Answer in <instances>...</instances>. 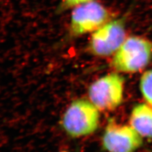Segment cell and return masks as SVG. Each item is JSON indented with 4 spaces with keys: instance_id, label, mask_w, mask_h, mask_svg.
I'll return each instance as SVG.
<instances>
[{
    "instance_id": "2",
    "label": "cell",
    "mask_w": 152,
    "mask_h": 152,
    "mask_svg": "<svg viewBox=\"0 0 152 152\" xmlns=\"http://www.w3.org/2000/svg\"><path fill=\"white\" fill-rule=\"evenodd\" d=\"M98 109L89 100H74L66 109L61 121L65 131L73 137L88 136L96 131L99 125Z\"/></svg>"
},
{
    "instance_id": "8",
    "label": "cell",
    "mask_w": 152,
    "mask_h": 152,
    "mask_svg": "<svg viewBox=\"0 0 152 152\" xmlns=\"http://www.w3.org/2000/svg\"><path fill=\"white\" fill-rule=\"evenodd\" d=\"M139 86L144 100L152 107V69L146 70L142 74Z\"/></svg>"
},
{
    "instance_id": "5",
    "label": "cell",
    "mask_w": 152,
    "mask_h": 152,
    "mask_svg": "<svg viewBox=\"0 0 152 152\" xmlns=\"http://www.w3.org/2000/svg\"><path fill=\"white\" fill-rule=\"evenodd\" d=\"M126 22V16L112 18L91 33L88 51L99 57L113 55L127 37Z\"/></svg>"
},
{
    "instance_id": "4",
    "label": "cell",
    "mask_w": 152,
    "mask_h": 152,
    "mask_svg": "<svg viewBox=\"0 0 152 152\" xmlns=\"http://www.w3.org/2000/svg\"><path fill=\"white\" fill-rule=\"evenodd\" d=\"M125 79L118 72L103 75L93 82L88 89L89 101L99 111H112L122 104Z\"/></svg>"
},
{
    "instance_id": "3",
    "label": "cell",
    "mask_w": 152,
    "mask_h": 152,
    "mask_svg": "<svg viewBox=\"0 0 152 152\" xmlns=\"http://www.w3.org/2000/svg\"><path fill=\"white\" fill-rule=\"evenodd\" d=\"M112 18L110 11L96 0L79 4L71 12L69 36L75 38L93 33Z\"/></svg>"
},
{
    "instance_id": "7",
    "label": "cell",
    "mask_w": 152,
    "mask_h": 152,
    "mask_svg": "<svg viewBox=\"0 0 152 152\" xmlns=\"http://www.w3.org/2000/svg\"><path fill=\"white\" fill-rule=\"evenodd\" d=\"M129 124L143 137L152 140V107L146 103H137L132 108Z\"/></svg>"
},
{
    "instance_id": "6",
    "label": "cell",
    "mask_w": 152,
    "mask_h": 152,
    "mask_svg": "<svg viewBox=\"0 0 152 152\" xmlns=\"http://www.w3.org/2000/svg\"><path fill=\"white\" fill-rule=\"evenodd\" d=\"M143 143L142 137L129 124L108 121L102 136L103 148L107 152H136Z\"/></svg>"
},
{
    "instance_id": "1",
    "label": "cell",
    "mask_w": 152,
    "mask_h": 152,
    "mask_svg": "<svg viewBox=\"0 0 152 152\" xmlns=\"http://www.w3.org/2000/svg\"><path fill=\"white\" fill-rule=\"evenodd\" d=\"M152 60V41L140 36H127L113 55L111 66L117 72L135 74L143 70Z\"/></svg>"
},
{
    "instance_id": "9",
    "label": "cell",
    "mask_w": 152,
    "mask_h": 152,
    "mask_svg": "<svg viewBox=\"0 0 152 152\" xmlns=\"http://www.w3.org/2000/svg\"><path fill=\"white\" fill-rule=\"evenodd\" d=\"M95 0H60L59 5V11L67 10L69 9H72L76 6L89 1Z\"/></svg>"
}]
</instances>
